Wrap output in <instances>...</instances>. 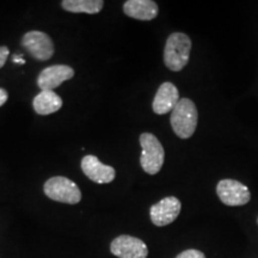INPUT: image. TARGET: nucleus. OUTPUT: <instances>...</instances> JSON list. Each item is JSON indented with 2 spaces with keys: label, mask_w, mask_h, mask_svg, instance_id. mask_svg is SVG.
Instances as JSON below:
<instances>
[{
  "label": "nucleus",
  "mask_w": 258,
  "mask_h": 258,
  "mask_svg": "<svg viewBox=\"0 0 258 258\" xmlns=\"http://www.w3.org/2000/svg\"><path fill=\"white\" fill-rule=\"evenodd\" d=\"M74 70L67 64H53L47 67L40 73L37 78V85L42 91H53L63 82L72 79Z\"/></svg>",
  "instance_id": "9"
},
{
  "label": "nucleus",
  "mask_w": 258,
  "mask_h": 258,
  "mask_svg": "<svg viewBox=\"0 0 258 258\" xmlns=\"http://www.w3.org/2000/svg\"><path fill=\"white\" fill-rule=\"evenodd\" d=\"M123 11L128 17L139 21H152L158 16V5L152 0H128L124 3Z\"/></svg>",
  "instance_id": "12"
},
{
  "label": "nucleus",
  "mask_w": 258,
  "mask_h": 258,
  "mask_svg": "<svg viewBox=\"0 0 258 258\" xmlns=\"http://www.w3.org/2000/svg\"><path fill=\"white\" fill-rule=\"evenodd\" d=\"M220 201L230 207H239L250 202L251 194L246 185L235 179H222L217 185Z\"/></svg>",
  "instance_id": "5"
},
{
  "label": "nucleus",
  "mask_w": 258,
  "mask_h": 258,
  "mask_svg": "<svg viewBox=\"0 0 258 258\" xmlns=\"http://www.w3.org/2000/svg\"><path fill=\"white\" fill-rule=\"evenodd\" d=\"M14 62H18V63H24L25 61L23 57H22V55H16L14 56Z\"/></svg>",
  "instance_id": "18"
},
{
  "label": "nucleus",
  "mask_w": 258,
  "mask_h": 258,
  "mask_svg": "<svg viewBox=\"0 0 258 258\" xmlns=\"http://www.w3.org/2000/svg\"><path fill=\"white\" fill-rule=\"evenodd\" d=\"M22 46L38 61L49 60L54 54V43L46 32L29 31L22 38Z\"/></svg>",
  "instance_id": "6"
},
{
  "label": "nucleus",
  "mask_w": 258,
  "mask_h": 258,
  "mask_svg": "<svg viewBox=\"0 0 258 258\" xmlns=\"http://www.w3.org/2000/svg\"><path fill=\"white\" fill-rule=\"evenodd\" d=\"M32 106L38 115H50L60 110L62 99L54 91H41L32 101Z\"/></svg>",
  "instance_id": "13"
},
{
  "label": "nucleus",
  "mask_w": 258,
  "mask_h": 258,
  "mask_svg": "<svg viewBox=\"0 0 258 258\" xmlns=\"http://www.w3.org/2000/svg\"><path fill=\"white\" fill-rule=\"evenodd\" d=\"M110 251L118 258H147V245L132 235H118L110 244Z\"/></svg>",
  "instance_id": "7"
},
{
  "label": "nucleus",
  "mask_w": 258,
  "mask_h": 258,
  "mask_svg": "<svg viewBox=\"0 0 258 258\" xmlns=\"http://www.w3.org/2000/svg\"><path fill=\"white\" fill-rule=\"evenodd\" d=\"M61 6L63 10L73 14L96 15L102 11L104 2L103 0H63Z\"/></svg>",
  "instance_id": "14"
},
{
  "label": "nucleus",
  "mask_w": 258,
  "mask_h": 258,
  "mask_svg": "<svg viewBox=\"0 0 258 258\" xmlns=\"http://www.w3.org/2000/svg\"><path fill=\"white\" fill-rule=\"evenodd\" d=\"M140 145L143 153L140 157V164L145 172L148 175H156L163 167L165 151L159 139L152 133H144L140 135Z\"/></svg>",
  "instance_id": "3"
},
{
  "label": "nucleus",
  "mask_w": 258,
  "mask_h": 258,
  "mask_svg": "<svg viewBox=\"0 0 258 258\" xmlns=\"http://www.w3.org/2000/svg\"><path fill=\"white\" fill-rule=\"evenodd\" d=\"M179 102L178 89L172 83H163L158 89L153 99V111L158 115H164L172 111Z\"/></svg>",
  "instance_id": "11"
},
{
  "label": "nucleus",
  "mask_w": 258,
  "mask_h": 258,
  "mask_svg": "<svg viewBox=\"0 0 258 258\" xmlns=\"http://www.w3.org/2000/svg\"><path fill=\"white\" fill-rule=\"evenodd\" d=\"M9 54H10V50L8 47L5 46L0 47V69H3V66L5 64L6 60H8L9 57Z\"/></svg>",
  "instance_id": "16"
},
{
  "label": "nucleus",
  "mask_w": 258,
  "mask_h": 258,
  "mask_svg": "<svg viewBox=\"0 0 258 258\" xmlns=\"http://www.w3.org/2000/svg\"><path fill=\"white\" fill-rule=\"evenodd\" d=\"M199 112L195 103L189 98H180L178 104L171 111V127L177 137L189 139L195 133L198 127Z\"/></svg>",
  "instance_id": "2"
},
{
  "label": "nucleus",
  "mask_w": 258,
  "mask_h": 258,
  "mask_svg": "<svg viewBox=\"0 0 258 258\" xmlns=\"http://www.w3.org/2000/svg\"><path fill=\"white\" fill-rule=\"evenodd\" d=\"M257 222H258V219H257Z\"/></svg>",
  "instance_id": "19"
},
{
  "label": "nucleus",
  "mask_w": 258,
  "mask_h": 258,
  "mask_svg": "<svg viewBox=\"0 0 258 258\" xmlns=\"http://www.w3.org/2000/svg\"><path fill=\"white\" fill-rule=\"evenodd\" d=\"M44 194L50 200L67 205H77L82 200V192L78 185L67 177H51L44 183Z\"/></svg>",
  "instance_id": "4"
},
{
  "label": "nucleus",
  "mask_w": 258,
  "mask_h": 258,
  "mask_svg": "<svg viewBox=\"0 0 258 258\" xmlns=\"http://www.w3.org/2000/svg\"><path fill=\"white\" fill-rule=\"evenodd\" d=\"M180 209H182V203L175 196H167L151 207V220L158 227L167 226L178 218Z\"/></svg>",
  "instance_id": "8"
},
{
  "label": "nucleus",
  "mask_w": 258,
  "mask_h": 258,
  "mask_svg": "<svg viewBox=\"0 0 258 258\" xmlns=\"http://www.w3.org/2000/svg\"><path fill=\"white\" fill-rule=\"evenodd\" d=\"M8 98H9L8 91H6L5 89L0 88V106H3L5 104L6 101H8Z\"/></svg>",
  "instance_id": "17"
},
{
  "label": "nucleus",
  "mask_w": 258,
  "mask_h": 258,
  "mask_svg": "<svg viewBox=\"0 0 258 258\" xmlns=\"http://www.w3.org/2000/svg\"><path fill=\"white\" fill-rule=\"evenodd\" d=\"M191 40L183 32H173L166 40L164 49V62L172 72H179L189 62Z\"/></svg>",
  "instance_id": "1"
},
{
  "label": "nucleus",
  "mask_w": 258,
  "mask_h": 258,
  "mask_svg": "<svg viewBox=\"0 0 258 258\" xmlns=\"http://www.w3.org/2000/svg\"><path fill=\"white\" fill-rule=\"evenodd\" d=\"M82 170L89 179L98 184L111 183L115 179L116 171L114 167L103 164L95 156H85L82 159Z\"/></svg>",
  "instance_id": "10"
},
{
  "label": "nucleus",
  "mask_w": 258,
  "mask_h": 258,
  "mask_svg": "<svg viewBox=\"0 0 258 258\" xmlns=\"http://www.w3.org/2000/svg\"><path fill=\"white\" fill-rule=\"evenodd\" d=\"M176 258H206V256L205 253L201 252V251L189 249V250L183 251V252H180Z\"/></svg>",
  "instance_id": "15"
}]
</instances>
